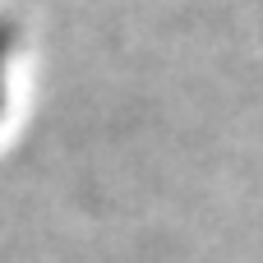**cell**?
<instances>
[{
    "instance_id": "6da1fadb",
    "label": "cell",
    "mask_w": 263,
    "mask_h": 263,
    "mask_svg": "<svg viewBox=\"0 0 263 263\" xmlns=\"http://www.w3.org/2000/svg\"><path fill=\"white\" fill-rule=\"evenodd\" d=\"M9 55H14V32L0 23V116H5V97H9Z\"/></svg>"
}]
</instances>
